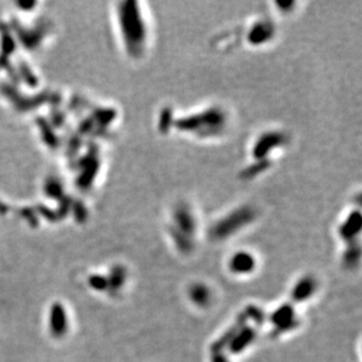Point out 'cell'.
<instances>
[{
    "label": "cell",
    "instance_id": "obj_1",
    "mask_svg": "<svg viewBox=\"0 0 362 362\" xmlns=\"http://www.w3.org/2000/svg\"><path fill=\"white\" fill-rule=\"evenodd\" d=\"M122 41L128 53L138 58L144 53L148 45L149 30L140 4L136 2L123 3L118 10Z\"/></svg>",
    "mask_w": 362,
    "mask_h": 362
},
{
    "label": "cell",
    "instance_id": "obj_2",
    "mask_svg": "<svg viewBox=\"0 0 362 362\" xmlns=\"http://www.w3.org/2000/svg\"><path fill=\"white\" fill-rule=\"evenodd\" d=\"M173 126L182 133L200 138L216 137L226 127V114L220 107H210L198 113L174 120Z\"/></svg>",
    "mask_w": 362,
    "mask_h": 362
},
{
    "label": "cell",
    "instance_id": "obj_3",
    "mask_svg": "<svg viewBox=\"0 0 362 362\" xmlns=\"http://www.w3.org/2000/svg\"><path fill=\"white\" fill-rule=\"evenodd\" d=\"M197 231V221L189 205L181 203L170 213L169 233L177 249L188 253L192 250Z\"/></svg>",
    "mask_w": 362,
    "mask_h": 362
},
{
    "label": "cell",
    "instance_id": "obj_4",
    "mask_svg": "<svg viewBox=\"0 0 362 362\" xmlns=\"http://www.w3.org/2000/svg\"><path fill=\"white\" fill-rule=\"evenodd\" d=\"M257 212L252 206L243 205L240 208L232 210L218 220L209 230V236L212 240H224L234 233L246 228L256 220Z\"/></svg>",
    "mask_w": 362,
    "mask_h": 362
},
{
    "label": "cell",
    "instance_id": "obj_5",
    "mask_svg": "<svg viewBox=\"0 0 362 362\" xmlns=\"http://www.w3.org/2000/svg\"><path fill=\"white\" fill-rule=\"evenodd\" d=\"M287 142V135L281 131H266L261 134L252 147V157L256 161H269L274 149H279Z\"/></svg>",
    "mask_w": 362,
    "mask_h": 362
},
{
    "label": "cell",
    "instance_id": "obj_6",
    "mask_svg": "<svg viewBox=\"0 0 362 362\" xmlns=\"http://www.w3.org/2000/svg\"><path fill=\"white\" fill-rule=\"evenodd\" d=\"M271 321L273 324V333L276 334V335H279L281 333L288 332L291 331V329L296 328L298 322L292 304H286L279 309H277V311L273 313Z\"/></svg>",
    "mask_w": 362,
    "mask_h": 362
},
{
    "label": "cell",
    "instance_id": "obj_7",
    "mask_svg": "<svg viewBox=\"0 0 362 362\" xmlns=\"http://www.w3.org/2000/svg\"><path fill=\"white\" fill-rule=\"evenodd\" d=\"M361 230V214L357 210L349 212L345 221L341 223L339 228V236L342 240L347 243V245L359 243L356 238L359 237Z\"/></svg>",
    "mask_w": 362,
    "mask_h": 362
},
{
    "label": "cell",
    "instance_id": "obj_8",
    "mask_svg": "<svg viewBox=\"0 0 362 362\" xmlns=\"http://www.w3.org/2000/svg\"><path fill=\"white\" fill-rule=\"evenodd\" d=\"M276 30L273 23L270 20H259L250 29L248 34V41L253 46L264 45L274 37Z\"/></svg>",
    "mask_w": 362,
    "mask_h": 362
},
{
    "label": "cell",
    "instance_id": "obj_9",
    "mask_svg": "<svg viewBox=\"0 0 362 362\" xmlns=\"http://www.w3.org/2000/svg\"><path fill=\"white\" fill-rule=\"evenodd\" d=\"M230 270L233 273L243 274L251 272L256 265L254 258L249 254L248 252H237L234 256L230 259Z\"/></svg>",
    "mask_w": 362,
    "mask_h": 362
},
{
    "label": "cell",
    "instance_id": "obj_10",
    "mask_svg": "<svg viewBox=\"0 0 362 362\" xmlns=\"http://www.w3.org/2000/svg\"><path fill=\"white\" fill-rule=\"evenodd\" d=\"M190 297H191L194 302H196L197 305L203 306L209 301L210 292L204 285L197 284V285L192 286L191 289H190Z\"/></svg>",
    "mask_w": 362,
    "mask_h": 362
},
{
    "label": "cell",
    "instance_id": "obj_11",
    "mask_svg": "<svg viewBox=\"0 0 362 362\" xmlns=\"http://www.w3.org/2000/svg\"><path fill=\"white\" fill-rule=\"evenodd\" d=\"M268 166H269V161H256L254 164H252L251 166H249L248 169L244 170V176L246 178L257 176V175H260L261 173H264Z\"/></svg>",
    "mask_w": 362,
    "mask_h": 362
}]
</instances>
